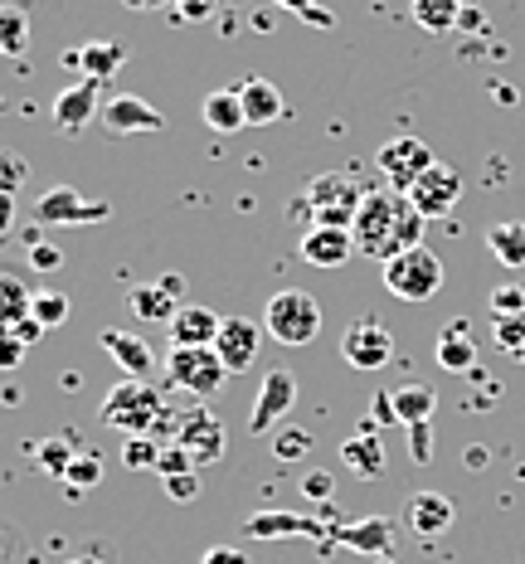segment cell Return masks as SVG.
Here are the masks:
<instances>
[{"mask_svg": "<svg viewBox=\"0 0 525 564\" xmlns=\"http://www.w3.org/2000/svg\"><path fill=\"white\" fill-rule=\"evenodd\" d=\"M341 463L356 473L360 481H380L384 477V443L375 438V429H360V433H350V438L341 443Z\"/></svg>", "mask_w": 525, "mask_h": 564, "instance_id": "21", "label": "cell"}, {"mask_svg": "<svg viewBox=\"0 0 525 564\" xmlns=\"http://www.w3.org/2000/svg\"><path fill=\"white\" fill-rule=\"evenodd\" d=\"M424 225H428V219L418 215L414 205H408L404 191H370L365 205L356 209L350 239H356V253L390 263L394 253L418 249V239H424Z\"/></svg>", "mask_w": 525, "mask_h": 564, "instance_id": "1", "label": "cell"}, {"mask_svg": "<svg viewBox=\"0 0 525 564\" xmlns=\"http://www.w3.org/2000/svg\"><path fill=\"white\" fill-rule=\"evenodd\" d=\"M341 360L350 370H384L394 360V336L365 316V322H356L341 336Z\"/></svg>", "mask_w": 525, "mask_h": 564, "instance_id": "13", "label": "cell"}, {"mask_svg": "<svg viewBox=\"0 0 525 564\" xmlns=\"http://www.w3.org/2000/svg\"><path fill=\"white\" fill-rule=\"evenodd\" d=\"M380 171H384V181H390V191H414V181L418 175H428L438 166V156H434V147L428 141H418V137H390L380 147Z\"/></svg>", "mask_w": 525, "mask_h": 564, "instance_id": "8", "label": "cell"}, {"mask_svg": "<svg viewBox=\"0 0 525 564\" xmlns=\"http://www.w3.org/2000/svg\"><path fill=\"white\" fill-rule=\"evenodd\" d=\"M30 307H34L30 282L10 263H0V332H15V326L30 316Z\"/></svg>", "mask_w": 525, "mask_h": 564, "instance_id": "24", "label": "cell"}, {"mask_svg": "<svg viewBox=\"0 0 525 564\" xmlns=\"http://www.w3.org/2000/svg\"><path fill=\"white\" fill-rule=\"evenodd\" d=\"M171 6H175V15L181 20H209L219 0H171Z\"/></svg>", "mask_w": 525, "mask_h": 564, "instance_id": "44", "label": "cell"}, {"mask_svg": "<svg viewBox=\"0 0 525 564\" xmlns=\"http://www.w3.org/2000/svg\"><path fill=\"white\" fill-rule=\"evenodd\" d=\"M486 307H492V316H521L525 312V288H496L492 297H486Z\"/></svg>", "mask_w": 525, "mask_h": 564, "instance_id": "40", "label": "cell"}, {"mask_svg": "<svg viewBox=\"0 0 525 564\" xmlns=\"http://www.w3.org/2000/svg\"><path fill=\"white\" fill-rule=\"evenodd\" d=\"M122 463L127 467H136V473H156V463H161V443L156 438H127L122 443Z\"/></svg>", "mask_w": 525, "mask_h": 564, "instance_id": "36", "label": "cell"}, {"mask_svg": "<svg viewBox=\"0 0 525 564\" xmlns=\"http://www.w3.org/2000/svg\"><path fill=\"white\" fill-rule=\"evenodd\" d=\"M175 448L190 453V463L205 473V467H215L229 453V433L205 404H190V409H175Z\"/></svg>", "mask_w": 525, "mask_h": 564, "instance_id": "7", "label": "cell"}, {"mask_svg": "<svg viewBox=\"0 0 525 564\" xmlns=\"http://www.w3.org/2000/svg\"><path fill=\"white\" fill-rule=\"evenodd\" d=\"M102 127H108L112 137L161 132V127H166V112H161V108H151L146 98H136V93H117V98L102 102Z\"/></svg>", "mask_w": 525, "mask_h": 564, "instance_id": "17", "label": "cell"}, {"mask_svg": "<svg viewBox=\"0 0 525 564\" xmlns=\"http://www.w3.org/2000/svg\"><path fill=\"white\" fill-rule=\"evenodd\" d=\"M408 6H414V20L428 34H448V30L462 25L467 10H472L477 0H408Z\"/></svg>", "mask_w": 525, "mask_h": 564, "instance_id": "28", "label": "cell"}, {"mask_svg": "<svg viewBox=\"0 0 525 564\" xmlns=\"http://www.w3.org/2000/svg\"><path fill=\"white\" fill-rule=\"evenodd\" d=\"M438 366L452 370V375H472L477 370V340H472V326L467 322H452L448 332L438 336Z\"/></svg>", "mask_w": 525, "mask_h": 564, "instance_id": "26", "label": "cell"}, {"mask_svg": "<svg viewBox=\"0 0 525 564\" xmlns=\"http://www.w3.org/2000/svg\"><path fill=\"white\" fill-rule=\"evenodd\" d=\"M30 181V161L20 151H0V195H15Z\"/></svg>", "mask_w": 525, "mask_h": 564, "instance_id": "37", "label": "cell"}, {"mask_svg": "<svg viewBox=\"0 0 525 564\" xmlns=\"http://www.w3.org/2000/svg\"><path fill=\"white\" fill-rule=\"evenodd\" d=\"M219 326H225V316L215 307H181L171 322V340L175 346H215Z\"/></svg>", "mask_w": 525, "mask_h": 564, "instance_id": "23", "label": "cell"}, {"mask_svg": "<svg viewBox=\"0 0 525 564\" xmlns=\"http://www.w3.org/2000/svg\"><path fill=\"white\" fill-rule=\"evenodd\" d=\"M58 263H64V253H58L54 243H30V268L34 273H58Z\"/></svg>", "mask_w": 525, "mask_h": 564, "instance_id": "42", "label": "cell"}, {"mask_svg": "<svg viewBox=\"0 0 525 564\" xmlns=\"http://www.w3.org/2000/svg\"><path fill=\"white\" fill-rule=\"evenodd\" d=\"M496 340L511 356H525V312L521 316H496Z\"/></svg>", "mask_w": 525, "mask_h": 564, "instance_id": "38", "label": "cell"}, {"mask_svg": "<svg viewBox=\"0 0 525 564\" xmlns=\"http://www.w3.org/2000/svg\"><path fill=\"white\" fill-rule=\"evenodd\" d=\"M30 316L44 326V332H54V326H64V322H68V297H64V292H54V288L34 292V307H30Z\"/></svg>", "mask_w": 525, "mask_h": 564, "instance_id": "34", "label": "cell"}, {"mask_svg": "<svg viewBox=\"0 0 525 564\" xmlns=\"http://www.w3.org/2000/svg\"><path fill=\"white\" fill-rule=\"evenodd\" d=\"M64 64L68 68H84V78H92V84H108L117 68L127 64V50L117 40H88L84 50L64 54Z\"/></svg>", "mask_w": 525, "mask_h": 564, "instance_id": "20", "label": "cell"}, {"mask_svg": "<svg viewBox=\"0 0 525 564\" xmlns=\"http://www.w3.org/2000/svg\"><path fill=\"white\" fill-rule=\"evenodd\" d=\"M452 521H458V507H452L442 491H414V497L404 501V531L418 535L424 545H434L438 535H448Z\"/></svg>", "mask_w": 525, "mask_h": 564, "instance_id": "14", "label": "cell"}, {"mask_svg": "<svg viewBox=\"0 0 525 564\" xmlns=\"http://www.w3.org/2000/svg\"><path fill=\"white\" fill-rule=\"evenodd\" d=\"M78 453H84V448H78V443L68 438V433H54V438H44L40 448H34V463L44 467V477H58V481H64V473L74 467V457H78Z\"/></svg>", "mask_w": 525, "mask_h": 564, "instance_id": "32", "label": "cell"}, {"mask_svg": "<svg viewBox=\"0 0 525 564\" xmlns=\"http://www.w3.org/2000/svg\"><path fill=\"white\" fill-rule=\"evenodd\" d=\"M34 219L40 225H102V219H112V205L108 199H84L74 185H54L34 199Z\"/></svg>", "mask_w": 525, "mask_h": 564, "instance_id": "10", "label": "cell"}, {"mask_svg": "<svg viewBox=\"0 0 525 564\" xmlns=\"http://www.w3.org/2000/svg\"><path fill=\"white\" fill-rule=\"evenodd\" d=\"M161 414H166V399L146 380H122L117 390H108V399H102V409H98V419L122 433V438H142V433L151 438Z\"/></svg>", "mask_w": 525, "mask_h": 564, "instance_id": "2", "label": "cell"}, {"mask_svg": "<svg viewBox=\"0 0 525 564\" xmlns=\"http://www.w3.org/2000/svg\"><path fill=\"white\" fill-rule=\"evenodd\" d=\"M263 332L283 346H311L321 336V302L302 288H283L267 297L263 307Z\"/></svg>", "mask_w": 525, "mask_h": 564, "instance_id": "3", "label": "cell"}, {"mask_svg": "<svg viewBox=\"0 0 525 564\" xmlns=\"http://www.w3.org/2000/svg\"><path fill=\"white\" fill-rule=\"evenodd\" d=\"M25 356H30L25 340H20L15 332H0V370H20L25 366Z\"/></svg>", "mask_w": 525, "mask_h": 564, "instance_id": "41", "label": "cell"}, {"mask_svg": "<svg viewBox=\"0 0 525 564\" xmlns=\"http://www.w3.org/2000/svg\"><path fill=\"white\" fill-rule=\"evenodd\" d=\"M408 453H414V463H428V453H434V443H428V423H414V429H408Z\"/></svg>", "mask_w": 525, "mask_h": 564, "instance_id": "46", "label": "cell"}, {"mask_svg": "<svg viewBox=\"0 0 525 564\" xmlns=\"http://www.w3.org/2000/svg\"><path fill=\"white\" fill-rule=\"evenodd\" d=\"M15 336H20V340H25V346H34V340H40V336H44V326H40V322H34V316H25V322H20V326H15Z\"/></svg>", "mask_w": 525, "mask_h": 564, "instance_id": "48", "label": "cell"}, {"mask_svg": "<svg viewBox=\"0 0 525 564\" xmlns=\"http://www.w3.org/2000/svg\"><path fill=\"white\" fill-rule=\"evenodd\" d=\"M200 112H205V122L215 127V132H239V127H249V112H243V93H239V84L205 93Z\"/></svg>", "mask_w": 525, "mask_h": 564, "instance_id": "27", "label": "cell"}, {"mask_svg": "<svg viewBox=\"0 0 525 564\" xmlns=\"http://www.w3.org/2000/svg\"><path fill=\"white\" fill-rule=\"evenodd\" d=\"M350 253H356V239H350V229L311 225L307 234H302V258H307L311 268H341Z\"/></svg>", "mask_w": 525, "mask_h": 564, "instance_id": "19", "label": "cell"}, {"mask_svg": "<svg viewBox=\"0 0 525 564\" xmlns=\"http://www.w3.org/2000/svg\"><path fill=\"white\" fill-rule=\"evenodd\" d=\"M384 288L394 292L400 302H428L442 292V258L434 249H404L384 263Z\"/></svg>", "mask_w": 525, "mask_h": 564, "instance_id": "5", "label": "cell"}, {"mask_svg": "<svg viewBox=\"0 0 525 564\" xmlns=\"http://www.w3.org/2000/svg\"><path fill=\"white\" fill-rule=\"evenodd\" d=\"M98 346L117 360V370H122L127 380H146V375L156 370V350H151L142 336H132V332H102Z\"/></svg>", "mask_w": 525, "mask_h": 564, "instance_id": "18", "label": "cell"}, {"mask_svg": "<svg viewBox=\"0 0 525 564\" xmlns=\"http://www.w3.org/2000/svg\"><path fill=\"white\" fill-rule=\"evenodd\" d=\"M10 219H15V195H0V234L10 229Z\"/></svg>", "mask_w": 525, "mask_h": 564, "instance_id": "50", "label": "cell"}, {"mask_svg": "<svg viewBox=\"0 0 525 564\" xmlns=\"http://www.w3.org/2000/svg\"><path fill=\"white\" fill-rule=\"evenodd\" d=\"M486 249H492V258L501 268H525V225H492L486 229Z\"/></svg>", "mask_w": 525, "mask_h": 564, "instance_id": "31", "label": "cell"}, {"mask_svg": "<svg viewBox=\"0 0 525 564\" xmlns=\"http://www.w3.org/2000/svg\"><path fill=\"white\" fill-rule=\"evenodd\" d=\"M390 409H394V423H434L438 414V394L428 390V384H418V380H408L400 384V390H390Z\"/></svg>", "mask_w": 525, "mask_h": 564, "instance_id": "25", "label": "cell"}, {"mask_svg": "<svg viewBox=\"0 0 525 564\" xmlns=\"http://www.w3.org/2000/svg\"><path fill=\"white\" fill-rule=\"evenodd\" d=\"M200 564H249V550H233V545H209Z\"/></svg>", "mask_w": 525, "mask_h": 564, "instance_id": "45", "label": "cell"}, {"mask_svg": "<svg viewBox=\"0 0 525 564\" xmlns=\"http://www.w3.org/2000/svg\"><path fill=\"white\" fill-rule=\"evenodd\" d=\"M127 307H132L136 322H175V312L185 307V278L181 273H166V278H151V282H136L127 292Z\"/></svg>", "mask_w": 525, "mask_h": 564, "instance_id": "11", "label": "cell"}, {"mask_svg": "<svg viewBox=\"0 0 525 564\" xmlns=\"http://www.w3.org/2000/svg\"><path fill=\"white\" fill-rule=\"evenodd\" d=\"M166 491L175 501H195L200 497V473H185V477H166Z\"/></svg>", "mask_w": 525, "mask_h": 564, "instance_id": "43", "label": "cell"}, {"mask_svg": "<svg viewBox=\"0 0 525 564\" xmlns=\"http://www.w3.org/2000/svg\"><path fill=\"white\" fill-rule=\"evenodd\" d=\"M156 473H161V477H185V473H200V467L190 463V453H185V448H175V443H166V448H161Z\"/></svg>", "mask_w": 525, "mask_h": 564, "instance_id": "39", "label": "cell"}, {"mask_svg": "<svg viewBox=\"0 0 525 564\" xmlns=\"http://www.w3.org/2000/svg\"><path fill=\"white\" fill-rule=\"evenodd\" d=\"M292 404H297V375L292 370H267L259 394H253V414H249V433H259V438H267V433L283 429V419L292 414Z\"/></svg>", "mask_w": 525, "mask_h": 564, "instance_id": "9", "label": "cell"}, {"mask_svg": "<svg viewBox=\"0 0 525 564\" xmlns=\"http://www.w3.org/2000/svg\"><path fill=\"white\" fill-rule=\"evenodd\" d=\"M166 380L175 384V390L195 394V404H205L209 394L225 390L229 370H225V360L215 356V346H171V356H166Z\"/></svg>", "mask_w": 525, "mask_h": 564, "instance_id": "6", "label": "cell"}, {"mask_svg": "<svg viewBox=\"0 0 525 564\" xmlns=\"http://www.w3.org/2000/svg\"><path fill=\"white\" fill-rule=\"evenodd\" d=\"M122 6H127V10H166L171 0H122Z\"/></svg>", "mask_w": 525, "mask_h": 564, "instance_id": "52", "label": "cell"}, {"mask_svg": "<svg viewBox=\"0 0 525 564\" xmlns=\"http://www.w3.org/2000/svg\"><path fill=\"white\" fill-rule=\"evenodd\" d=\"M390 521H360V525H341V531H331V540H341V545H356L360 555H384L390 550Z\"/></svg>", "mask_w": 525, "mask_h": 564, "instance_id": "29", "label": "cell"}, {"mask_svg": "<svg viewBox=\"0 0 525 564\" xmlns=\"http://www.w3.org/2000/svg\"><path fill=\"white\" fill-rule=\"evenodd\" d=\"M98 481H102V457L98 453H78L74 467L64 473V487L68 491H88V487H98Z\"/></svg>", "mask_w": 525, "mask_h": 564, "instance_id": "35", "label": "cell"}, {"mask_svg": "<svg viewBox=\"0 0 525 564\" xmlns=\"http://www.w3.org/2000/svg\"><path fill=\"white\" fill-rule=\"evenodd\" d=\"M259 346H263V326H253L249 316H225V326H219V340H215V356L225 360L229 375L253 370V360H259Z\"/></svg>", "mask_w": 525, "mask_h": 564, "instance_id": "16", "label": "cell"}, {"mask_svg": "<svg viewBox=\"0 0 525 564\" xmlns=\"http://www.w3.org/2000/svg\"><path fill=\"white\" fill-rule=\"evenodd\" d=\"M311 448H317V438H311L307 429H297V423H283L273 438V457L277 463H307Z\"/></svg>", "mask_w": 525, "mask_h": 564, "instance_id": "33", "label": "cell"}, {"mask_svg": "<svg viewBox=\"0 0 525 564\" xmlns=\"http://www.w3.org/2000/svg\"><path fill=\"white\" fill-rule=\"evenodd\" d=\"M25 44H30V10L6 0V6H0V58L25 54Z\"/></svg>", "mask_w": 525, "mask_h": 564, "instance_id": "30", "label": "cell"}, {"mask_svg": "<svg viewBox=\"0 0 525 564\" xmlns=\"http://www.w3.org/2000/svg\"><path fill=\"white\" fill-rule=\"evenodd\" d=\"M92 122H102V84H92V78H74V84L54 98V127L64 137H78Z\"/></svg>", "mask_w": 525, "mask_h": 564, "instance_id": "12", "label": "cell"}, {"mask_svg": "<svg viewBox=\"0 0 525 564\" xmlns=\"http://www.w3.org/2000/svg\"><path fill=\"white\" fill-rule=\"evenodd\" d=\"M277 6H283V10H297V15H302V10L317 6V0H277Z\"/></svg>", "mask_w": 525, "mask_h": 564, "instance_id": "53", "label": "cell"}, {"mask_svg": "<svg viewBox=\"0 0 525 564\" xmlns=\"http://www.w3.org/2000/svg\"><path fill=\"white\" fill-rule=\"evenodd\" d=\"M243 93V112H249V127H273V122H283V112H287V102H283V93H277V84H267V78L259 74H249L239 84Z\"/></svg>", "mask_w": 525, "mask_h": 564, "instance_id": "22", "label": "cell"}, {"mask_svg": "<svg viewBox=\"0 0 525 564\" xmlns=\"http://www.w3.org/2000/svg\"><path fill=\"white\" fill-rule=\"evenodd\" d=\"M365 195L370 191L350 171H326V175H317V181H307V191H302V205L317 215V225L350 229V225H356V209L365 205Z\"/></svg>", "mask_w": 525, "mask_h": 564, "instance_id": "4", "label": "cell"}, {"mask_svg": "<svg viewBox=\"0 0 525 564\" xmlns=\"http://www.w3.org/2000/svg\"><path fill=\"white\" fill-rule=\"evenodd\" d=\"M458 199H462V175L452 166H442V161L428 175H418L414 191H408V205H414L424 219L452 215V205H458Z\"/></svg>", "mask_w": 525, "mask_h": 564, "instance_id": "15", "label": "cell"}, {"mask_svg": "<svg viewBox=\"0 0 525 564\" xmlns=\"http://www.w3.org/2000/svg\"><path fill=\"white\" fill-rule=\"evenodd\" d=\"M15 550H20V531L0 521V564H10V555H15Z\"/></svg>", "mask_w": 525, "mask_h": 564, "instance_id": "47", "label": "cell"}, {"mask_svg": "<svg viewBox=\"0 0 525 564\" xmlns=\"http://www.w3.org/2000/svg\"><path fill=\"white\" fill-rule=\"evenodd\" d=\"M307 497H331V477H326V473H311V477H307Z\"/></svg>", "mask_w": 525, "mask_h": 564, "instance_id": "49", "label": "cell"}, {"mask_svg": "<svg viewBox=\"0 0 525 564\" xmlns=\"http://www.w3.org/2000/svg\"><path fill=\"white\" fill-rule=\"evenodd\" d=\"M302 20H307V25H331V15H326V10H317V6L302 10Z\"/></svg>", "mask_w": 525, "mask_h": 564, "instance_id": "51", "label": "cell"}]
</instances>
